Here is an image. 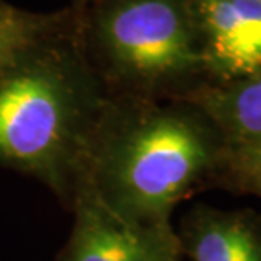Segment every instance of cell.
<instances>
[{
    "label": "cell",
    "mask_w": 261,
    "mask_h": 261,
    "mask_svg": "<svg viewBox=\"0 0 261 261\" xmlns=\"http://www.w3.org/2000/svg\"><path fill=\"white\" fill-rule=\"evenodd\" d=\"M71 211L73 231L58 261H180L172 224H142L105 205L86 186H77Z\"/></svg>",
    "instance_id": "277c9868"
},
{
    "label": "cell",
    "mask_w": 261,
    "mask_h": 261,
    "mask_svg": "<svg viewBox=\"0 0 261 261\" xmlns=\"http://www.w3.org/2000/svg\"><path fill=\"white\" fill-rule=\"evenodd\" d=\"M214 182L261 199V147L244 152H224Z\"/></svg>",
    "instance_id": "9c48e42d"
},
{
    "label": "cell",
    "mask_w": 261,
    "mask_h": 261,
    "mask_svg": "<svg viewBox=\"0 0 261 261\" xmlns=\"http://www.w3.org/2000/svg\"><path fill=\"white\" fill-rule=\"evenodd\" d=\"M177 236L191 261H261V216L253 211L197 205Z\"/></svg>",
    "instance_id": "8992f818"
},
{
    "label": "cell",
    "mask_w": 261,
    "mask_h": 261,
    "mask_svg": "<svg viewBox=\"0 0 261 261\" xmlns=\"http://www.w3.org/2000/svg\"><path fill=\"white\" fill-rule=\"evenodd\" d=\"M184 99L211 120L226 152L261 147V73L224 85L196 88Z\"/></svg>",
    "instance_id": "52a82bcc"
},
{
    "label": "cell",
    "mask_w": 261,
    "mask_h": 261,
    "mask_svg": "<svg viewBox=\"0 0 261 261\" xmlns=\"http://www.w3.org/2000/svg\"><path fill=\"white\" fill-rule=\"evenodd\" d=\"M58 19L59 15L32 14L0 0V64L47 31Z\"/></svg>",
    "instance_id": "ba28073f"
},
{
    "label": "cell",
    "mask_w": 261,
    "mask_h": 261,
    "mask_svg": "<svg viewBox=\"0 0 261 261\" xmlns=\"http://www.w3.org/2000/svg\"><path fill=\"white\" fill-rule=\"evenodd\" d=\"M204 71L223 83L261 73V0H194Z\"/></svg>",
    "instance_id": "5b68a950"
},
{
    "label": "cell",
    "mask_w": 261,
    "mask_h": 261,
    "mask_svg": "<svg viewBox=\"0 0 261 261\" xmlns=\"http://www.w3.org/2000/svg\"><path fill=\"white\" fill-rule=\"evenodd\" d=\"M83 2H88V0H83Z\"/></svg>",
    "instance_id": "30bf717a"
},
{
    "label": "cell",
    "mask_w": 261,
    "mask_h": 261,
    "mask_svg": "<svg viewBox=\"0 0 261 261\" xmlns=\"http://www.w3.org/2000/svg\"><path fill=\"white\" fill-rule=\"evenodd\" d=\"M81 32L112 96L150 98L204 71L194 9L182 0H98Z\"/></svg>",
    "instance_id": "3957f363"
},
{
    "label": "cell",
    "mask_w": 261,
    "mask_h": 261,
    "mask_svg": "<svg viewBox=\"0 0 261 261\" xmlns=\"http://www.w3.org/2000/svg\"><path fill=\"white\" fill-rule=\"evenodd\" d=\"M219 132L197 107L113 96L88 150L81 180L105 205L142 224H170V214L224 159Z\"/></svg>",
    "instance_id": "7a4b0ae2"
},
{
    "label": "cell",
    "mask_w": 261,
    "mask_h": 261,
    "mask_svg": "<svg viewBox=\"0 0 261 261\" xmlns=\"http://www.w3.org/2000/svg\"><path fill=\"white\" fill-rule=\"evenodd\" d=\"M81 24L59 19L0 64V167L31 175L71 209L112 101Z\"/></svg>",
    "instance_id": "6da1fadb"
}]
</instances>
